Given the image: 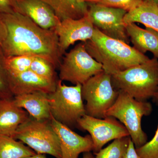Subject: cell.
<instances>
[{"label":"cell","instance_id":"6da1fadb","mask_svg":"<svg viewBox=\"0 0 158 158\" xmlns=\"http://www.w3.org/2000/svg\"><path fill=\"white\" fill-rule=\"evenodd\" d=\"M7 30L6 39L0 46L5 57L26 56L49 61L56 68L62 55L54 30L40 27L28 17L17 12L0 14Z\"/></svg>","mask_w":158,"mask_h":158},{"label":"cell","instance_id":"7a4b0ae2","mask_svg":"<svg viewBox=\"0 0 158 158\" xmlns=\"http://www.w3.org/2000/svg\"><path fill=\"white\" fill-rule=\"evenodd\" d=\"M88 53L111 75L146 62L149 58L122 40L108 37L95 27L93 37L85 42Z\"/></svg>","mask_w":158,"mask_h":158},{"label":"cell","instance_id":"3957f363","mask_svg":"<svg viewBox=\"0 0 158 158\" xmlns=\"http://www.w3.org/2000/svg\"><path fill=\"white\" fill-rule=\"evenodd\" d=\"M112 83L117 91L127 93L140 101L152 98L158 89V59L146 62L112 75Z\"/></svg>","mask_w":158,"mask_h":158},{"label":"cell","instance_id":"277c9868","mask_svg":"<svg viewBox=\"0 0 158 158\" xmlns=\"http://www.w3.org/2000/svg\"><path fill=\"white\" fill-rule=\"evenodd\" d=\"M152 106L147 101H140L123 91H118L117 99L108 110L106 116L118 119L127 129L136 148L147 142V135L141 127L144 116L151 114Z\"/></svg>","mask_w":158,"mask_h":158},{"label":"cell","instance_id":"5b68a950","mask_svg":"<svg viewBox=\"0 0 158 158\" xmlns=\"http://www.w3.org/2000/svg\"><path fill=\"white\" fill-rule=\"evenodd\" d=\"M81 88V84L69 86L59 80L56 90L48 94L52 117L70 128L77 126L79 119L86 114Z\"/></svg>","mask_w":158,"mask_h":158},{"label":"cell","instance_id":"8992f818","mask_svg":"<svg viewBox=\"0 0 158 158\" xmlns=\"http://www.w3.org/2000/svg\"><path fill=\"white\" fill-rule=\"evenodd\" d=\"M13 138L27 144L37 154L62 158L59 138L51 120L38 121L30 116L18 128Z\"/></svg>","mask_w":158,"mask_h":158},{"label":"cell","instance_id":"52a82bcc","mask_svg":"<svg viewBox=\"0 0 158 158\" xmlns=\"http://www.w3.org/2000/svg\"><path fill=\"white\" fill-rule=\"evenodd\" d=\"M112 75L104 71L97 74L82 85L83 99L86 102V115L104 118L106 113L115 102L118 91L113 88Z\"/></svg>","mask_w":158,"mask_h":158},{"label":"cell","instance_id":"ba28073f","mask_svg":"<svg viewBox=\"0 0 158 158\" xmlns=\"http://www.w3.org/2000/svg\"><path fill=\"white\" fill-rule=\"evenodd\" d=\"M59 67V80L74 85H83L91 77L104 71L102 65L88 53L83 42L65 53Z\"/></svg>","mask_w":158,"mask_h":158},{"label":"cell","instance_id":"9c48e42d","mask_svg":"<svg viewBox=\"0 0 158 158\" xmlns=\"http://www.w3.org/2000/svg\"><path fill=\"white\" fill-rule=\"evenodd\" d=\"M88 4V15L94 27L108 37L129 44L124 22L127 11L99 3Z\"/></svg>","mask_w":158,"mask_h":158},{"label":"cell","instance_id":"30bf717a","mask_svg":"<svg viewBox=\"0 0 158 158\" xmlns=\"http://www.w3.org/2000/svg\"><path fill=\"white\" fill-rule=\"evenodd\" d=\"M77 126L90 134L94 153L100 150L109 141L130 136L124 126L111 116L99 118L86 114L79 119Z\"/></svg>","mask_w":158,"mask_h":158},{"label":"cell","instance_id":"8fae6325","mask_svg":"<svg viewBox=\"0 0 158 158\" xmlns=\"http://www.w3.org/2000/svg\"><path fill=\"white\" fill-rule=\"evenodd\" d=\"M94 29L88 14L79 19L69 18L61 21L54 30L58 37L59 50L62 56L77 41L85 42L91 39Z\"/></svg>","mask_w":158,"mask_h":158},{"label":"cell","instance_id":"7c38bea8","mask_svg":"<svg viewBox=\"0 0 158 158\" xmlns=\"http://www.w3.org/2000/svg\"><path fill=\"white\" fill-rule=\"evenodd\" d=\"M51 123L60 142L62 158H79L80 154L93 151L90 135L83 137L52 116Z\"/></svg>","mask_w":158,"mask_h":158},{"label":"cell","instance_id":"4fadbf2b","mask_svg":"<svg viewBox=\"0 0 158 158\" xmlns=\"http://www.w3.org/2000/svg\"><path fill=\"white\" fill-rule=\"evenodd\" d=\"M15 12L28 17L45 30H54L61 21L53 9L41 0H15Z\"/></svg>","mask_w":158,"mask_h":158},{"label":"cell","instance_id":"5bb4252c","mask_svg":"<svg viewBox=\"0 0 158 158\" xmlns=\"http://www.w3.org/2000/svg\"><path fill=\"white\" fill-rule=\"evenodd\" d=\"M9 74L10 88L14 97L37 91L50 94L55 91L56 87L57 82L43 78L31 70Z\"/></svg>","mask_w":158,"mask_h":158},{"label":"cell","instance_id":"9a60e30c","mask_svg":"<svg viewBox=\"0 0 158 158\" xmlns=\"http://www.w3.org/2000/svg\"><path fill=\"white\" fill-rule=\"evenodd\" d=\"M48 94L43 91H34L15 96L13 101L17 106L25 110L30 117L35 120H51Z\"/></svg>","mask_w":158,"mask_h":158},{"label":"cell","instance_id":"2e32d148","mask_svg":"<svg viewBox=\"0 0 158 158\" xmlns=\"http://www.w3.org/2000/svg\"><path fill=\"white\" fill-rule=\"evenodd\" d=\"M29 118L28 113L17 106L13 98L0 100V135L13 138L18 128Z\"/></svg>","mask_w":158,"mask_h":158},{"label":"cell","instance_id":"e0dca14e","mask_svg":"<svg viewBox=\"0 0 158 158\" xmlns=\"http://www.w3.org/2000/svg\"><path fill=\"white\" fill-rule=\"evenodd\" d=\"M125 27L133 47L142 54L150 52L158 59V32L150 28H142L135 23H128Z\"/></svg>","mask_w":158,"mask_h":158},{"label":"cell","instance_id":"ac0fdd59","mask_svg":"<svg viewBox=\"0 0 158 158\" xmlns=\"http://www.w3.org/2000/svg\"><path fill=\"white\" fill-rule=\"evenodd\" d=\"M47 4L60 20L79 19L88 14V6L85 0H41Z\"/></svg>","mask_w":158,"mask_h":158},{"label":"cell","instance_id":"d6986e66","mask_svg":"<svg viewBox=\"0 0 158 158\" xmlns=\"http://www.w3.org/2000/svg\"><path fill=\"white\" fill-rule=\"evenodd\" d=\"M125 24L140 23L146 28L158 32V6L152 2L144 0L136 9L128 11L124 18Z\"/></svg>","mask_w":158,"mask_h":158},{"label":"cell","instance_id":"ffe728a7","mask_svg":"<svg viewBox=\"0 0 158 158\" xmlns=\"http://www.w3.org/2000/svg\"><path fill=\"white\" fill-rule=\"evenodd\" d=\"M36 154L22 141L0 135V158H23Z\"/></svg>","mask_w":158,"mask_h":158},{"label":"cell","instance_id":"44dd1931","mask_svg":"<svg viewBox=\"0 0 158 158\" xmlns=\"http://www.w3.org/2000/svg\"><path fill=\"white\" fill-rule=\"evenodd\" d=\"M130 136L122 137L113 140L106 147L94 153L95 158H123L127 152Z\"/></svg>","mask_w":158,"mask_h":158},{"label":"cell","instance_id":"7402d4cb","mask_svg":"<svg viewBox=\"0 0 158 158\" xmlns=\"http://www.w3.org/2000/svg\"><path fill=\"white\" fill-rule=\"evenodd\" d=\"M56 68L49 61L40 57H34L30 69L37 75L50 81L57 83Z\"/></svg>","mask_w":158,"mask_h":158},{"label":"cell","instance_id":"603a6c76","mask_svg":"<svg viewBox=\"0 0 158 158\" xmlns=\"http://www.w3.org/2000/svg\"><path fill=\"white\" fill-rule=\"evenodd\" d=\"M34 57L26 56L6 57L5 65L9 73H20L30 70Z\"/></svg>","mask_w":158,"mask_h":158},{"label":"cell","instance_id":"cb8c5ba5","mask_svg":"<svg viewBox=\"0 0 158 158\" xmlns=\"http://www.w3.org/2000/svg\"><path fill=\"white\" fill-rule=\"evenodd\" d=\"M5 58L0 46V100L14 98L9 84V72L5 65Z\"/></svg>","mask_w":158,"mask_h":158},{"label":"cell","instance_id":"d4e9b609","mask_svg":"<svg viewBox=\"0 0 158 158\" xmlns=\"http://www.w3.org/2000/svg\"><path fill=\"white\" fill-rule=\"evenodd\" d=\"M136 150L141 158H158V126L152 139Z\"/></svg>","mask_w":158,"mask_h":158},{"label":"cell","instance_id":"484cf974","mask_svg":"<svg viewBox=\"0 0 158 158\" xmlns=\"http://www.w3.org/2000/svg\"><path fill=\"white\" fill-rule=\"evenodd\" d=\"M144 0H102L99 4L123 9L128 12L140 6Z\"/></svg>","mask_w":158,"mask_h":158},{"label":"cell","instance_id":"4316f807","mask_svg":"<svg viewBox=\"0 0 158 158\" xmlns=\"http://www.w3.org/2000/svg\"><path fill=\"white\" fill-rule=\"evenodd\" d=\"M15 0H0V14L15 12Z\"/></svg>","mask_w":158,"mask_h":158},{"label":"cell","instance_id":"83f0119b","mask_svg":"<svg viewBox=\"0 0 158 158\" xmlns=\"http://www.w3.org/2000/svg\"><path fill=\"white\" fill-rule=\"evenodd\" d=\"M123 158H141L136 152L135 147L131 139L129 143L127 152Z\"/></svg>","mask_w":158,"mask_h":158},{"label":"cell","instance_id":"f1b7e54d","mask_svg":"<svg viewBox=\"0 0 158 158\" xmlns=\"http://www.w3.org/2000/svg\"><path fill=\"white\" fill-rule=\"evenodd\" d=\"M7 35V30L5 24L0 18V45L6 39Z\"/></svg>","mask_w":158,"mask_h":158},{"label":"cell","instance_id":"f546056e","mask_svg":"<svg viewBox=\"0 0 158 158\" xmlns=\"http://www.w3.org/2000/svg\"><path fill=\"white\" fill-rule=\"evenodd\" d=\"M23 158H48L44 154H36L34 155L29 156Z\"/></svg>","mask_w":158,"mask_h":158},{"label":"cell","instance_id":"4dcf8cb0","mask_svg":"<svg viewBox=\"0 0 158 158\" xmlns=\"http://www.w3.org/2000/svg\"><path fill=\"white\" fill-rule=\"evenodd\" d=\"M95 158V156L92 154V153L89 152H86L84 153L83 158Z\"/></svg>","mask_w":158,"mask_h":158},{"label":"cell","instance_id":"1f68e13d","mask_svg":"<svg viewBox=\"0 0 158 158\" xmlns=\"http://www.w3.org/2000/svg\"><path fill=\"white\" fill-rule=\"evenodd\" d=\"M152 98L154 102L158 105V89Z\"/></svg>","mask_w":158,"mask_h":158},{"label":"cell","instance_id":"d6a6232c","mask_svg":"<svg viewBox=\"0 0 158 158\" xmlns=\"http://www.w3.org/2000/svg\"><path fill=\"white\" fill-rule=\"evenodd\" d=\"M102 0H85L87 3H98Z\"/></svg>","mask_w":158,"mask_h":158},{"label":"cell","instance_id":"836d02e7","mask_svg":"<svg viewBox=\"0 0 158 158\" xmlns=\"http://www.w3.org/2000/svg\"><path fill=\"white\" fill-rule=\"evenodd\" d=\"M146 1H149V2H152L158 6V0H146Z\"/></svg>","mask_w":158,"mask_h":158}]
</instances>
